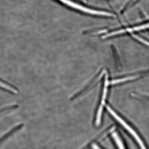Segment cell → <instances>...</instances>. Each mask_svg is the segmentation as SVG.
I'll return each instance as SVG.
<instances>
[{
	"label": "cell",
	"instance_id": "obj_3",
	"mask_svg": "<svg viewBox=\"0 0 149 149\" xmlns=\"http://www.w3.org/2000/svg\"><path fill=\"white\" fill-rule=\"evenodd\" d=\"M149 29V22L143 24H139L133 26L132 27H127L112 32L110 33V36H116V35H121V34H126V33H128L131 34L134 32H141V31L146 30Z\"/></svg>",
	"mask_w": 149,
	"mask_h": 149
},
{
	"label": "cell",
	"instance_id": "obj_1",
	"mask_svg": "<svg viewBox=\"0 0 149 149\" xmlns=\"http://www.w3.org/2000/svg\"><path fill=\"white\" fill-rule=\"evenodd\" d=\"M61 2L69 6L70 7L72 8L81 11L85 13L90 14L93 15H101V16H106L108 17H113L114 15L110 13L107 12L102 11L95 10L92 9L85 7L80 5V4L76 3L74 2L71 1L69 0H59Z\"/></svg>",
	"mask_w": 149,
	"mask_h": 149
},
{
	"label": "cell",
	"instance_id": "obj_7",
	"mask_svg": "<svg viewBox=\"0 0 149 149\" xmlns=\"http://www.w3.org/2000/svg\"><path fill=\"white\" fill-rule=\"evenodd\" d=\"M103 106V105L101 104L100 108H99L98 111L97 120H96V124H97V125H100V123L101 118Z\"/></svg>",
	"mask_w": 149,
	"mask_h": 149
},
{
	"label": "cell",
	"instance_id": "obj_8",
	"mask_svg": "<svg viewBox=\"0 0 149 149\" xmlns=\"http://www.w3.org/2000/svg\"><path fill=\"white\" fill-rule=\"evenodd\" d=\"M92 148H93V149H101L96 144H93V146H92Z\"/></svg>",
	"mask_w": 149,
	"mask_h": 149
},
{
	"label": "cell",
	"instance_id": "obj_5",
	"mask_svg": "<svg viewBox=\"0 0 149 149\" xmlns=\"http://www.w3.org/2000/svg\"><path fill=\"white\" fill-rule=\"evenodd\" d=\"M113 137L115 141L116 142L118 146L119 149H125V147L123 146L122 141H121L118 135L116 133H113Z\"/></svg>",
	"mask_w": 149,
	"mask_h": 149
},
{
	"label": "cell",
	"instance_id": "obj_4",
	"mask_svg": "<svg viewBox=\"0 0 149 149\" xmlns=\"http://www.w3.org/2000/svg\"><path fill=\"white\" fill-rule=\"evenodd\" d=\"M24 124L23 123H22L20 124H18V125H16L14 127L12 128L10 130L8 131L7 133H6L4 135H3L0 138V146L2 144L4 141L7 140V139H8L11 136H12L13 134L16 133V132L18 131V130H20L22 128H23L24 126Z\"/></svg>",
	"mask_w": 149,
	"mask_h": 149
},
{
	"label": "cell",
	"instance_id": "obj_6",
	"mask_svg": "<svg viewBox=\"0 0 149 149\" xmlns=\"http://www.w3.org/2000/svg\"><path fill=\"white\" fill-rule=\"evenodd\" d=\"M18 105H17L15 104L0 109V114L3 113L4 112L16 109L18 108Z\"/></svg>",
	"mask_w": 149,
	"mask_h": 149
},
{
	"label": "cell",
	"instance_id": "obj_2",
	"mask_svg": "<svg viewBox=\"0 0 149 149\" xmlns=\"http://www.w3.org/2000/svg\"><path fill=\"white\" fill-rule=\"evenodd\" d=\"M107 109L108 111L113 116V117L116 119L117 121L120 123V124H121L126 129L129 133L133 136V138L135 139L136 141H137L138 143L139 144L140 146V148L141 149H147L146 147H145V145H144L143 141L141 140V138L139 136V135L137 134L136 132H135V130H133V128H131L130 125H128L126 122H125L122 118L118 116V115L110 107H109L107 106Z\"/></svg>",
	"mask_w": 149,
	"mask_h": 149
}]
</instances>
